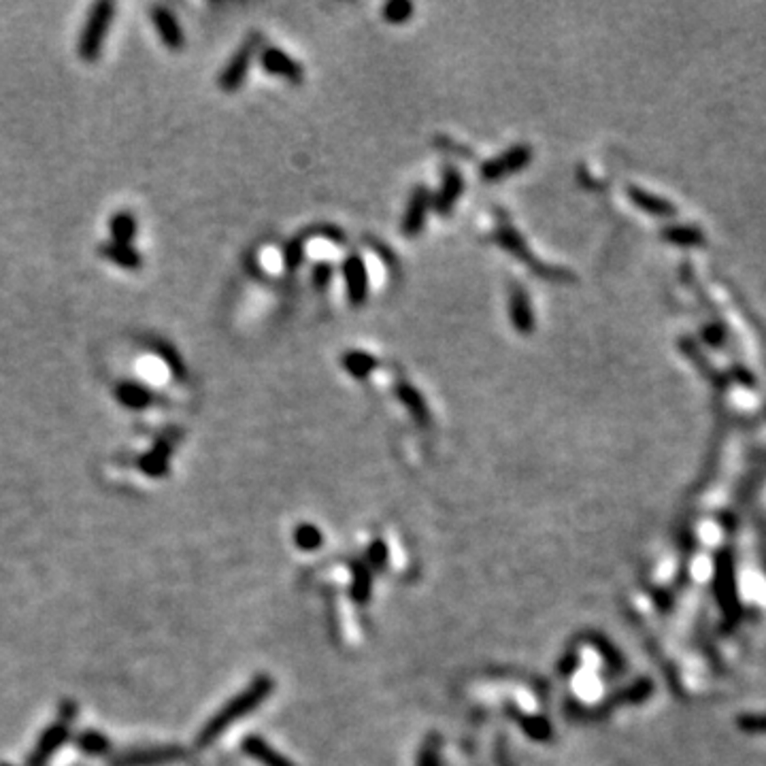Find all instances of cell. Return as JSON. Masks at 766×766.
<instances>
[{
    "mask_svg": "<svg viewBox=\"0 0 766 766\" xmlns=\"http://www.w3.org/2000/svg\"><path fill=\"white\" fill-rule=\"evenodd\" d=\"M3 766H9V764H3Z\"/></svg>",
    "mask_w": 766,
    "mask_h": 766,
    "instance_id": "484cf974",
    "label": "cell"
},
{
    "mask_svg": "<svg viewBox=\"0 0 766 766\" xmlns=\"http://www.w3.org/2000/svg\"><path fill=\"white\" fill-rule=\"evenodd\" d=\"M115 396H118V401L128 409H143L154 401V396H151V392L147 390V387L133 381L122 383V386L118 387V392H115Z\"/></svg>",
    "mask_w": 766,
    "mask_h": 766,
    "instance_id": "ac0fdd59",
    "label": "cell"
},
{
    "mask_svg": "<svg viewBox=\"0 0 766 766\" xmlns=\"http://www.w3.org/2000/svg\"><path fill=\"white\" fill-rule=\"evenodd\" d=\"M171 451H172V445H171L169 439L158 440V445H156V448L151 449L149 454H145L143 458H141V469H143L145 473L151 475V477L165 475L166 471H169Z\"/></svg>",
    "mask_w": 766,
    "mask_h": 766,
    "instance_id": "9a60e30c",
    "label": "cell"
},
{
    "mask_svg": "<svg viewBox=\"0 0 766 766\" xmlns=\"http://www.w3.org/2000/svg\"><path fill=\"white\" fill-rule=\"evenodd\" d=\"M271 687L272 686L269 679H258L256 684H251V687H248L243 694L230 701L228 705H226L224 709L203 728L201 737H198V745H209L211 741H215V739H218L219 734L230 726V724L241 720L245 713H249L254 707H258L260 702L264 701V696L271 692Z\"/></svg>",
    "mask_w": 766,
    "mask_h": 766,
    "instance_id": "7a4b0ae2",
    "label": "cell"
},
{
    "mask_svg": "<svg viewBox=\"0 0 766 766\" xmlns=\"http://www.w3.org/2000/svg\"><path fill=\"white\" fill-rule=\"evenodd\" d=\"M345 277V287H348V298L354 307H362L369 298V269H366V262L358 254H349L343 260L341 266Z\"/></svg>",
    "mask_w": 766,
    "mask_h": 766,
    "instance_id": "52a82bcc",
    "label": "cell"
},
{
    "mask_svg": "<svg viewBox=\"0 0 766 766\" xmlns=\"http://www.w3.org/2000/svg\"><path fill=\"white\" fill-rule=\"evenodd\" d=\"M319 541H322V534L318 532L313 526H301L296 532V543L301 545L303 549H316Z\"/></svg>",
    "mask_w": 766,
    "mask_h": 766,
    "instance_id": "d4e9b609",
    "label": "cell"
},
{
    "mask_svg": "<svg viewBox=\"0 0 766 766\" xmlns=\"http://www.w3.org/2000/svg\"><path fill=\"white\" fill-rule=\"evenodd\" d=\"M103 258H107L109 262H113V264L122 266V269H139L141 266V254L136 251L133 245H124V243H104L101 248Z\"/></svg>",
    "mask_w": 766,
    "mask_h": 766,
    "instance_id": "2e32d148",
    "label": "cell"
},
{
    "mask_svg": "<svg viewBox=\"0 0 766 766\" xmlns=\"http://www.w3.org/2000/svg\"><path fill=\"white\" fill-rule=\"evenodd\" d=\"M136 234V219L128 211L115 213L111 219V237L115 243L130 245Z\"/></svg>",
    "mask_w": 766,
    "mask_h": 766,
    "instance_id": "ffe728a7",
    "label": "cell"
},
{
    "mask_svg": "<svg viewBox=\"0 0 766 766\" xmlns=\"http://www.w3.org/2000/svg\"><path fill=\"white\" fill-rule=\"evenodd\" d=\"M433 209V194L428 192L426 186H417L416 190L409 196L405 215H402V234L409 239L422 234V230L426 228L428 211Z\"/></svg>",
    "mask_w": 766,
    "mask_h": 766,
    "instance_id": "8992f818",
    "label": "cell"
},
{
    "mask_svg": "<svg viewBox=\"0 0 766 766\" xmlns=\"http://www.w3.org/2000/svg\"><path fill=\"white\" fill-rule=\"evenodd\" d=\"M260 45H262V36L258 33H251L248 39L243 41V45L234 51L233 57L228 60V65H226L224 71L219 73L218 77L219 90L228 94L241 90V86H243L245 77H248L249 73L251 57H254Z\"/></svg>",
    "mask_w": 766,
    "mask_h": 766,
    "instance_id": "277c9868",
    "label": "cell"
},
{
    "mask_svg": "<svg viewBox=\"0 0 766 766\" xmlns=\"http://www.w3.org/2000/svg\"><path fill=\"white\" fill-rule=\"evenodd\" d=\"M181 752L177 747H154V749H139V752H128L119 755L113 766H158L169 762V760L180 758Z\"/></svg>",
    "mask_w": 766,
    "mask_h": 766,
    "instance_id": "4fadbf2b",
    "label": "cell"
},
{
    "mask_svg": "<svg viewBox=\"0 0 766 766\" xmlns=\"http://www.w3.org/2000/svg\"><path fill=\"white\" fill-rule=\"evenodd\" d=\"M394 392H396L398 401H401L402 405L407 407V411L411 413V417L416 419L419 426L426 428L430 424V409H428L426 398L422 396V392H419L417 387L413 386V383L402 381V379L396 383Z\"/></svg>",
    "mask_w": 766,
    "mask_h": 766,
    "instance_id": "8fae6325",
    "label": "cell"
},
{
    "mask_svg": "<svg viewBox=\"0 0 766 766\" xmlns=\"http://www.w3.org/2000/svg\"><path fill=\"white\" fill-rule=\"evenodd\" d=\"M464 192V180L460 175V171H456L454 166H445L443 171V181H440V190L437 196L433 198L434 211L440 215H449L454 211L456 203L460 201Z\"/></svg>",
    "mask_w": 766,
    "mask_h": 766,
    "instance_id": "30bf717a",
    "label": "cell"
},
{
    "mask_svg": "<svg viewBox=\"0 0 766 766\" xmlns=\"http://www.w3.org/2000/svg\"><path fill=\"white\" fill-rule=\"evenodd\" d=\"M333 275H334V266L330 264V262H318L311 272L313 286H316L318 290H324V287L333 281Z\"/></svg>",
    "mask_w": 766,
    "mask_h": 766,
    "instance_id": "cb8c5ba5",
    "label": "cell"
},
{
    "mask_svg": "<svg viewBox=\"0 0 766 766\" xmlns=\"http://www.w3.org/2000/svg\"><path fill=\"white\" fill-rule=\"evenodd\" d=\"M413 11H416V7H413V3H409V0H390V3L383 7V19H386L387 24H405L411 19Z\"/></svg>",
    "mask_w": 766,
    "mask_h": 766,
    "instance_id": "44dd1931",
    "label": "cell"
},
{
    "mask_svg": "<svg viewBox=\"0 0 766 766\" xmlns=\"http://www.w3.org/2000/svg\"><path fill=\"white\" fill-rule=\"evenodd\" d=\"M245 752L254 755L256 760H260V762L266 766H294L292 762H287L286 758H281L280 754L272 752L262 739H248V741H245Z\"/></svg>",
    "mask_w": 766,
    "mask_h": 766,
    "instance_id": "d6986e66",
    "label": "cell"
},
{
    "mask_svg": "<svg viewBox=\"0 0 766 766\" xmlns=\"http://www.w3.org/2000/svg\"><path fill=\"white\" fill-rule=\"evenodd\" d=\"M151 19H154L156 28H158L162 43L169 47V50H181L183 43H186V36H183L181 26L177 22L172 11H169L166 7H154L151 9Z\"/></svg>",
    "mask_w": 766,
    "mask_h": 766,
    "instance_id": "7c38bea8",
    "label": "cell"
},
{
    "mask_svg": "<svg viewBox=\"0 0 766 766\" xmlns=\"http://www.w3.org/2000/svg\"><path fill=\"white\" fill-rule=\"evenodd\" d=\"M341 364H343V369L358 381L369 379L371 372L379 369V360H377V356H372L369 351H362V349H351L348 354H343Z\"/></svg>",
    "mask_w": 766,
    "mask_h": 766,
    "instance_id": "5bb4252c",
    "label": "cell"
},
{
    "mask_svg": "<svg viewBox=\"0 0 766 766\" xmlns=\"http://www.w3.org/2000/svg\"><path fill=\"white\" fill-rule=\"evenodd\" d=\"M66 734H68V728L65 726V724H57V726L50 728V731H47L43 737H41L39 747H36V752L33 755V760H30V764L43 766L45 760L50 758V755L54 754L62 743H65Z\"/></svg>",
    "mask_w": 766,
    "mask_h": 766,
    "instance_id": "e0dca14e",
    "label": "cell"
},
{
    "mask_svg": "<svg viewBox=\"0 0 766 766\" xmlns=\"http://www.w3.org/2000/svg\"><path fill=\"white\" fill-rule=\"evenodd\" d=\"M532 162V147L530 145H513L502 156L484 162L481 177L486 181H501L509 175H516Z\"/></svg>",
    "mask_w": 766,
    "mask_h": 766,
    "instance_id": "5b68a950",
    "label": "cell"
},
{
    "mask_svg": "<svg viewBox=\"0 0 766 766\" xmlns=\"http://www.w3.org/2000/svg\"><path fill=\"white\" fill-rule=\"evenodd\" d=\"M260 62L262 68H264L269 75L281 77V80H287L292 83H301L304 80V68L301 62L294 60L292 56H287L280 47H266V50L262 51Z\"/></svg>",
    "mask_w": 766,
    "mask_h": 766,
    "instance_id": "ba28073f",
    "label": "cell"
},
{
    "mask_svg": "<svg viewBox=\"0 0 766 766\" xmlns=\"http://www.w3.org/2000/svg\"><path fill=\"white\" fill-rule=\"evenodd\" d=\"M113 13H115V4L109 3V0H103V3L94 4L90 15H88V22L81 30L80 45H77L81 60L86 62L98 60V56H101L103 51L104 39H107L109 28H111Z\"/></svg>",
    "mask_w": 766,
    "mask_h": 766,
    "instance_id": "3957f363",
    "label": "cell"
},
{
    "mask_svg": "<svg viewBox=\"0 0 766 766\" xmlns=\"http://www.w3.org/2000/svg\"><path fill=\"white\" fill-rule=\"evenodd\" d=\"M77 745H80L81 752L92 754V755L104 754V752H107V749H109V741H107V739H104L103 734H98V732H94V731L83 732L81 737H80V741H77Z\"/></svg>",
    "mask_w": 766,
    "mask_h": 766,
    "instance_id": "7402d4cb",
    "label": "cell"
},
{
    "mask_svg": "<svg viewBox=\"0 0 766 766\" xmlns=\"http://www.w3.org/2000/svg\"><path fill=\"white\" fill-rule=\"evenodd\" d=\"M509 318H511L513 328L519 334H532L534 328H537L532 303H530V296L519 283H516L511 292H509Z\"/></svg>",
    "mask_w": 766,
    "mask_h": 766,
    "instance_id": "9c48e42d",
    "label": "cell"
},
{
    "mask_svg": "<svg viewBox=\"0 0 766 766\" xmlns=\"http://www.w3.org/2000/svg\"><path fill=\"white\" fill-rule=\"evenodd\" d=\"M303 256H304V237H296L286 245V251H283V262H286L287 269L294 271L303 262Z\"/></svg>",
    "mask_w": 766,
    "mask_h": 766,
    "instance_id": "603a6c76",
    "label": "cell"
},
{
    "mask_svg": "<svg viewBox=\"0 0 766 766\" xmlns=\"http://www.w3.org/2000/svg\"><path fill=\"white\" fill-rule=\"evenodd\" d=\"M492 241H494L498 248L509 251L513 258H517L519 262H524V264L530 266L534 275L541 277V280H548V281H573L575 280L573 272L571 271L558 269V266L543 264V262H539L537 258H534V254L528 248L526 239L519 234V230L516 228V226L509 224V219H502V222L498 224V228H496Z\"/></svg>",
    "mask_w": 766,
    "mask_h": 766,
    "instance_id": "6da1fadb",
    "label": "cell"
}]
</instances>
